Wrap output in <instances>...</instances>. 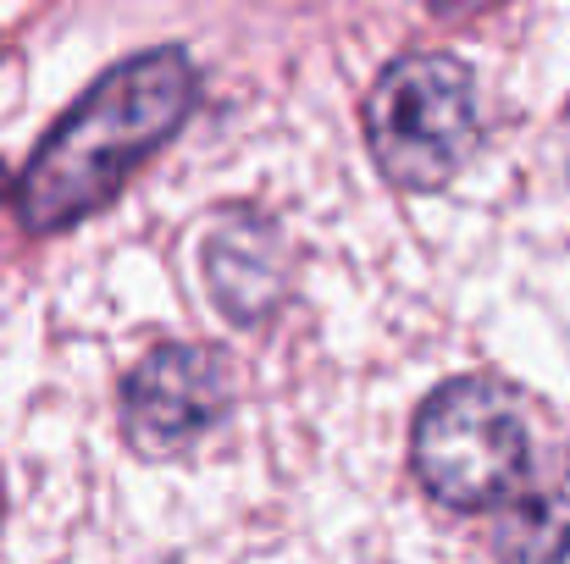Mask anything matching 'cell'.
Instances as JSON below:
<instances>
[{"label": "cell", "mask_w": 570, "mask_h": 564, "mask_svg": "<svg viewBox=\"0 0 570 564\" xmlns=\"http://www.w3.org/2000/svg\"><path fill=\"white\" fill-rule=\"evenodd\" d=\"M194 111L189 50L161 44L111 67L33 150L17 210L28 232H56L100 210L139 161H150Z\"/></svg>", "instance_id": "obj_1"}, {"label": "cell", "mask_w": 570, "mask_h": 564, "mask_svg": "<svg viewBox=\"0 0 570 564\" xmlns=\"http://www.w3.org/2000/svg\"><path fill=\"white\" fill-rule=\"evenodd\" d=\"M499 564H570V476L521 487L499 526H493Z\"/></svg>", "instance_id": "obj_6"}, {"label": "cell", "mask_w": 570, "mask_h": 564, "mask_svg": "<svg viewBox=\"0 0 570 564\" xmlns=\"http://www.w3.org/2000/svg\"><path fill=\"white\" fill-rule=\"evenodd\" d=\"M372 156L399 188H443L476 145V78L449 50H410L366 100Z\"/></svg>", "instance_id": "obj_3"}, {"label": "cell", "mask_w": 570, "mask_h": 564, "mask_svg": "<svg viewBox=\"0 0 570 564\" xmlns=\"http://www.w3.org/2000/svg\"><path fill=\"white\" fill-rule=\"evenodd\" d=\"M410 465L443 509H504L532 471L515 393L493 376H454L415 409Z\"/></svg>", "instance_id": "obj_2"}, {"label": "cell", "mask_w": 570, "mask_h": 564, "mask_svg": "<svg viewBox=\"0 0 570 564\" xmlns=\"http://www.w3.org/2000/svg\"><path fill=\"white\" fill-rule=\"evenodd\" d=\"M199 260H205V288H210L216 310L238 327L266 321L288 294V266H294L288 238L277 232V221H266L255 210H227L205 232Z\"/></svg>", "instance_id": "obj_5"}, {"label": "cell", "mask_w": 570, "mask_h": 564, "mask_svg": "<svg viewBox=\"0 0 570 564\" xmlns=\"http://www.w3.org/2000/svg\"><path fill=\"white\" fill-rule=\"evenodd\" d=\"M233 372L210 344H161L122 382V432L145 454H178L227 415Z\"/></svg>", "instance_id": "obj_4"}]
</instances>
